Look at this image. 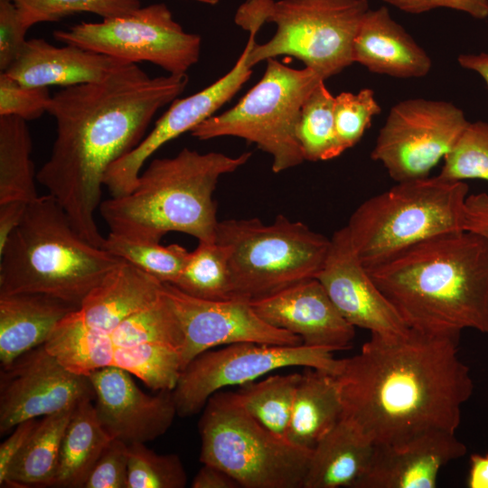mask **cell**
I'll list each match as a JSON object with an SVG mask.
<instances>
[{
    "instance_id": "2e32d148",
    "label": "cell",
    "mask_w": 488,
    "mask_h": 488,
    "mask_svg": "<svg viewBox=\"0 0 488 488\" xmlns=\"http://www.w3.org/2000/svg\"><path fill=\"white\" fill-rule=\"evenodd\" d=\"M259 28L248 30V42L238 61L224 76L203 89L183 99H175L154 128L129 153L107 170L103 183L111 197L127 194L135 187L146 160L161 146L212 117L229 102L252 74L248 56L256 44Z\"/></svg>"
},
{
    "instance_id": "e0dca14e",
    "label": "cell",
    "mask_w": 488,
    "mask_h": 488,
    "mask_svg": "<svg viewBox=\"0 0 488 488\" xmlns=\"http://www.w3.org/2000/svg\"><path fill=\"white\" fill-rule=\"evenodd\" d=\"M315 278L352 326L383 336L402 335L409 330L360 260L346 226L331 237L324 262Z\"/></svg>"
},
{
    "instance_id": "8992f818",
    "label": "cell",
    "mask_w": 488,
    "mask_h": 488,
    "mask_svg": "<svg viewBox=\"0 0 488 488\" xmlns=\"http://www.w3.org/2000/svg\"><path fill=\"white\" fill-rule=\"evenodd\" d=\"M469 187L427 176L397 183L359 205L346 228L366 268L428 239L465 230Z\"/></svg>"
},
{
    "instance_id": "44dd1931",
    "label": "cell",
    "mask_w": 488,
    "mask_h": 488,
    "mask_svg": "<svg viewBox=\"0 0 488 488\" xmlns=\"http://www.w3.org/2000/svg\"><path fill=\"white\" fill-rule=\"evenodd\" d=\"M127 64L75 45L59 47L42 38H33L5 73L27 86L66 88L99 81Z\"/></svg>"
},
{
    "instance_id": "ffe728a7",
    "label": "cell",
    "mask_w": 488,
    "mask_h": 488,
    "mask_svg": "<svg viewBox=\"0 0 488 488\" xmlns=\"http://www.w3.org/2000/svg\"><path fill=\"white\" fill-rule=\"evenodd\" d=\"M466 451L455 433L442 430L400 445H374L369 465L353 488H435L440 470Z\"/></svg>"
},
{
    "instance_id": "f1b7e54d",
    "label": "cell",
    "mask_w": 488,
    "mask_h": 488,
    "mask_svg": "<svg viewBox=\"0 0 488 488\" xmlns=\"http://www.w3.org/2000/svg\"><path fill=\"white\" fill-rule=\"evenodd\" d=\"M74 312L61 321L44 347L69 371L89 376L112 365L115 346L109 333L86 326Z\"/></svg>"
},
{
    "instance_id": "f907efd6",
    "label": "cell",
    "mask_w": 488,
    "mask_h": 488,
    "mask_svg": "<svg viewBox=\"0 0 488 488\" xmlns=\"http://www.w3.org/2000/svg\"><path fill=\"white\" fill-rule=\"evenodd\" d=\"M457 61L461 67L478 73L488 88V52L460 54Z\"/></svg>"
},
{
    "instance_id": "30bf717a",
    "label": "cell",
    "mask_w": 488,
    "mask_h": 488,
    "mask_svg": "<svg viewBox=\"0 0 488 488\" xmlns=\"http://www.w3.org/2000/svg\"><path fill=\"white\" fill-rule=\"evenodd\" d=\"M266 61L262 78L234 107L190 133L199 140L245 139L268 154L273 172L281 173L305 161L296 126L305 99L322 79L307 67L293 69L276 59Z\"/></svg>"
},
{
    "instance_id": "c3c4849f",
    "label": "cell",
    "mask_w": 488,
    "mask_h": 488,
    "mask_svg": "<svg viewBox=\"0 0 488 488\" xmlns=\"http://www.w3.org/2000/svg\"><path fill=\"white\" fill-rule=\"evenodd\" d=\"M192 488H239V483L225 471L204 465L192 481Z\"/></svg>"
},
{
    "instance_id": "7402d4cb",
    "label": "cell",
    "mask_w": 488,
    "mask_h": 488,
    "mask_svg": "<svg viewBox=\"0 0 488 488\" xmlns=\"http://www.w3.org/2000/svg\"><path fill=\"white\" fill-rule=\"evenodd\" d=\"M352 61L371 72L401 79L424 77L432 66L428 54L386 6L365 14L353 40Z\"/></svg>"
},
{
    "instance_id": "816d5d0a",
    "label": "cell",
    "mask_w": 488,
    "mask_h": 488,
    "mask_svg": "<svg viewBox=\"0 0 488 488\" xmlns=\"http://www.w3.org/2000/svg\"><path fill=\"white\" fill-rule=\"evenodd\" d=\"M195 1L207 4V5H214L218 4L219 2V0H195Z\"/></svg>"
},
{
    "instance_id": "4dcf8cb0",
    "label": "cell",
    "mask_w": 488,
    "mask_h": 488,
    "mask_svg": "<svg viewBox=\"0 0 488 488\" xmlns=\"http://www.w3.org/2000/svg\"><path fill=\"white\" fill-rule=\"evenodd\" d=\"M302 373L272 375L234 391L239 405L264 427L286 439L294 399ZM287 441V440H286Z\"/></svg>"
},
{
    "instance_id": "9a60e30c",
    "label": "cell",
    "mask_w": 488,
    "mask_h": 488,
    "mask_svg": "<svg viewBox=\"0 0 488 488\" xmlns=\"http://www.w3.org/2000/svg\"><path fill=\"white\" fill-rule=\"evenodd\" d=\"M164 290L183 334V370L196 356L218 346L239 343L303 344L299 336L265 322L249 300L196 298L169 283H164Z\"/></svg>"
},
{
    "instance_id": "681fc988",
    "label": "cell",
    "mask_w": 488,
    "mask_h": 488,
    "mask_svg": "<svg viewBox=\"0 0 488 488\" xmlns=\"http://www.w3.org/2000/svg\"><path fill=\"white\" fill-rule=\"evenodd\" d=\"M467 485L469 488H488V453L471 455Z\"/></svg>"
},
{
    "instance_id": "74e56055",
    "label": "cell",
    "mask_w": 488,
    "mask_h": 488,
    "mask_svg": "<svg viewBox=\"0 0 488 488\" xmlns=\"http://www.w3.org/2000/svg\"><path fill=\"white\" fill-rule=\"evenodd\" d=\"M439 175L451 181L478 179L488 182V123L468 122Z\"/></svg>"
},
{
    "instance_id": "3957f363",
    "label": "cell",
    "mask_w": 488,
    "mask_h": 488,
    "mask_svg": "<svg viewBox=\"0 0 488 488\" xmlns=\"http://www.w3.org/2000/svg\"><path fill=\"white\" fill-rule=\"evenodd\" d=\"M408 328L488 335V239L462 230L419 242L366 268Z\"/></svg>"
},
{
    "instance_id": "bcb514c9",
    "label": "cell",
    "mask_w": 488,
    "mask_h": 488,
    "mask_svg": "<svg viewBox=\"0 0 488 488\" xmlns=\"http://www.w3.org/2000/svg\"><path fill=\"white\" fill-rule=\"evenodd\" d=\"M465 230L488 239V193L468 194L465 206Z\"/></svg>"
},
{
    "instance_id": "f6af8a7d",
    "label": "cell",
    "mask_w": 488,
    "mask_h": 488,
    "mask_svg": "<svg viewBox=\"0 0 488 488\" xmlns=\"http://www.w3.org/2000/svg\"><path fill=\"white\" fill-rule=\"evenodd\" d=\"M38 418H31L19 423L11 435L0 446V486L6 487L8 474L15 458L22 451Z\"/></svg>"
},
{
    "instance_id": "5b68a950",
    "label": "cell",
    "mask_w": 488,
    "mask_h": 488,
    "mask_svg": "<svg viewBox=\"0 0 488 488\" xmlns=\"http://www.w3.org/2000/svg\"><path fill=\"white\" fill-rule=\"evenodd\" d=\"M122 261L83 239L53 196H38L0 250V295L41 293L80 308Z\"/></svg>"
},
{
    "instance_id": "d6986e66",
    "label": "cell",
    "mask_w": 488,
    "mask_h": 488,
    "mask_svg": "<svg viewBox=\"0 0 488 488\" xmlns=\"http://www.w3.org/2000/svg\"><path fill=\"white\" fill-rule=\"evenodd\" d=\"M250 304L265 322L299 336L309 347L345 350L355 336V327L342 316L315 277Z\"/></svg>"
},
{
    "instance_id": "ee69618b",
    "label": "cell",
    "mask_w": 488,
    "mask_h": 488,
    "mask_svg": "<svg viewBox=\"0 0 488 488\" xmlns=\"http://www.w3.org/2000/svg\"><path fill=\"white\" fill-rule=\"evenodd\" d=\"M410 14H421L437 8L464 12L475 19L488 17V0H381Z\"/></svg>"
},
{
    "instance_id": "9c48e42d",
    "label": "cell",
    "mask_w": 488,
    "mask_h": 488,
    "mask_svg": "<svg viewBox=\"0 0 488 488\" xmlns=\"http://www.w3.org/2000/svg\"><path fill=\"white\" fill-rule=\"evenodd\" d=\"M200 460L232 476L243 488H303L312 449L292 445L264 427L238 402L217 391L200 418Z\"/></svg>"
},
{
    "instance_id": "ab89813d",
    "label": "cell",
    "mask_w": 488,
    "mask_h": 488,
    "mask_svg": "<svg viewBox=\"0 0 488 488\" xmlns=\"http://www.w3.org/2000/svg\"><path fill=\"white\" fill-rule=\"evenodd\" d=\"M380 110L374 91L368 88L358 93L342 92L334 97L335 130L343 151L361 140Z\"/></svg>"
},
{
    "instance_id": "4316f807",
    "label": "cell",
    "mask_w": 488,
    "mask_h": 488,
    "mask_svg": "<svg viewBox=\"0 0 488 488\" xmlns=\"http://www.w3.org/2000/svg\"><path fill=\"white\" fill-rule=\"evenodd\" d=\"M92 400L83 399L73 408L52 487L84 488L92 468L113 439L102 427Z\"/></svg>"
},
{
    "instance_id": "d590c367",
    "label": "cell",
    "mask_w": 488,
    "mask_h": 488,
    "mask_svg": "<svg viewBox=\"0 0 488 488\" xmlns=\"http://www.w3.org/2000/svg\"><path fill=\"white\" fill-rule=\"evenodd\" d=\"M109 334L115 347L161 343L182 350L183 343L178 318L164 290L157 303L127 318Z\"/></svg>"
},
{
    "instance_id": "5bb4252c",
    "label": "cell",
    "mask_w": 488,
    "mask_h": 488,
    "mask_svg": "<svg viewBox=\"0 0 488 488\" xmlns=\"http://www.w3.org/2000/svg\"><path fill=\"white\" fill-rule=\"evenodd\" d=\"M91 399L88 376L66 369L44 344L16 358L0 372V434L19 423L52 415Z\"/></svg>"
},
{
    "instance_id": "1f68e13d",
    "label": "cell",
    "mask_w": 488,
    "mask_h": 488,
    "mask_svg": "<svg viewBox=\"0 0 488 488\" xmlns=\"http://www.w3.org/2000/svg\"><path fill=\"white\" fill-rule=\"evenodd\" d=\"M333 105L334 96L320 80L305 99L296 126L305 161H326L344 152L335 130Z\"/></svg>"
},
{
    "instance_id": "7dc6e473",
    "label": "cell",
    "mask_w": 488,
    "mask_h": 488,
    "mask_svg": "<svg viewBox=\"0 0 488 488\" xmlns=\"http://www.w3.org/2000/svg\"><path fill=\"white\" fill-rule=\"evenodd\" d=\"M28 204L20 201L0 204V250L22 221Z\"/></svg>"
},
{
    "instance_id": "d6a6232c",
    "label": "cell",
    "mask_w": 488,
    "mask_h": 488,
    "mask_svg": "<svg viewBox=\"0 0 488 488\" xmlns=\"http://www.w3.org/2000/svg\"><path fill=\"white\" fill-rule=\"evenodd\" d=\"M182 292L205 300L234 298L229 266V249L217 241H199L174 284Z\"/></svg>"
},
{
    "instance_id": "8d00e7d4",
    "label": "cell",
    "mask_w": 488,
    "mask_h": 488,
    "mask_svg": "<svg viewBox=\"0 0 488 488\" xmlns=\"http://www.w3.org/2000/svg\"><path fill=\"white\" fill-rule=\"evenodd\" d=\"M187 474L178 455H160L144 443L128 445L127 488H183Z\"/></svg>"
},
{
    "instance_id": "7bdbcfd3",
    "label": "cell",
    "mask_w": 488,
    "mask_h": 488,
    "mask_svg": "<svg viewBox=\"0 0 488 488\" xmlns=\"http://www.w3.org/2000/svg\"><path fill=\"white\" fill-rule=\"evenodd\" d=\"M30 27L11 0H0V70L5 72L15 61L27 40Z\"/></svg>"
},
{
    "instance_id": "ba28073f",
    "label": "cell",
    "mask_w": 488,
    "mask_h": 488,
    "mask_svg": "<svg viewBox=\"0 0 488 488\" xmlns=\"http://www.w3.org/2000/svg\"><path fill=\"white\" fill-rule=\"evenodd\" d=\"M216 241L229 249L233 297L249 301L316 277L330 245V239L284 215L271 224L258 218L219 221Z\"/></svg>"
},
{
    "instance_id": "ac0fdd59",
    "label": "cell",
    "mask_w": 488,
    "mask_h": 488,
    "mask_svg": "<svg viewBox=\"0 0 488 488\" xmlns=\"http://www.w3.org/2000/svg\"><path fill=\"white\" fill-rule=\"evenodd\" d=\"M132 375L109 366L89 374L97 416L108 435L127 445L153 441L165 434L177 415L173 390L143 392Z\"/></svg>"
},
{
    "instance_id": "484cf974",
    "label": "cell",
    "mask_w": 488,
    "mask_h": 488,
    "mask_svg": "<svg viewBox=\"0 0 488 488\" xmlns=\"http://www.w3.org/2000/svg\"><path fill=\"white\" fill-rule=\"evenodd\" d=\"M343 406L335 375L305 368L297 385L286 439L314 449L340 421Z\"/></svg>"
},
{
    "instance_id": "60d3db41",
    "label": "cell",
    "mask_w": 488,
    "mask_h": 488,
    "mask_svg": "<svg viewBox=\"0 0 488 488\" xmlns=\"http://www.w3.org/2000/svg\"><path fill=\"white\" fill-rule=\"evenodd\" d=\"M52 96L46 87L23 85L5 72L0 74V116L34 120L48 110Z\"/></svg>"
},
{
    "instance_id": "836d02e7",
    "label": "cell",
    "mask_w": 488,
    "mask_h": 488,
    "mask_svg": "<svg viewBox=\"0 0 488 488\" xmlns=\"http://www.w3.org/2000/svg\"><path fill=\"white\" fill-rule=\"evenodd\" d=\"M140 379L153 390H174L183 371L181 350L161 343L115 347L112 365Z\"/></svg>"
},
{
    "instance_id": "277c9868",
    "label": "cell",
    "mask_w": 488,
    "mask_h": 488,
    "mask_svg": "<svg viewBox=\"0 0 488 488\" xmlns=\"http://www.w3.org/2000/svg\"><path fill=\"white\" fill-rule=\"evenodd\" d=\"M251 155L202 154L184 147L173 157L154 159L130 192L101 202L100 215L109 232L135 239L160 242L177 231L215 242L219 221L212 195L218 181Z\"/></svg>"
},
{
    "instance_id": "f35d334b",
    "label": "cell",
    "mask_w": 488,
    "mask_h": 488,
    "mask_svg": "<svg viewBox=\"0 0 488 488\" xmlns=\"http://www.w3.org/2000/svg\"><path fill=\"white\" fill-rule=\"evenodd\" d=\"M26 24L56 22L79 13L104 18L122 15L141 7L140 0H11Z\"/></svg>"
},
{
    "instance_id": "d4e9b609",
    "label": "cell",
    "mask_w": 488,
    "mask_h": 488,
    "mask_svg": "<svg viewBox=\"0 0 488 488\" xmlns=\"http://www.w3.org/2000/svg\"><path fill=\"white\" fill-rule=\"evenodd\" d=\"M373 448L352 423L341 418L313 449L303 488H353Z\"/></svg>"
},
{
    "instance_id": "52a82bcc",
    "label": "cell",
    "mask_w": 488,
    "mask_h": 488,
    "mask_svg": "<svg viewBox=\"0 0 488 488\" xmlns=\"http://www.w3.org/2000/svg\"><path fill=\"white\" fill-rule=\"evenodd\" d=\"M369 9L367 0H247L235 20L277 26L270 40L250 50L252 68L292 56L325 80L353 63V40Z\"/></svg>"
},
{
    "instance_id": "cb8c5ba5",
    "label": "cell",
    "mask_w": 488,
    "mask_h": 488,
    "mask_svg": "<svg viewBox=\"0 0 488 488\" xmlns=\"http://www.w3.org/2000/svg\"><path fill=\"white\" fill-rule=\"evenodd\" d=\"M79 307L41 293L0 295V363L10 365L45 343L56 326Z\"/></svg>"
},
{
    "instance_id": "b9f144b4",
    "label": "cell",
    "mask_w": 488,
    "mask_h": 488,
    "mask_svg": "<svg viewBox=\"0 0 488 488\" xmlns=\"http://www.w3.org/2000/svg\"><path fill=\"white\" fill-rule=\"evenodd\" d=\"M128 445L112 439L92 468L84 488H127Z\"/></svg>"
},
{
    "instance_id": "6da1fadb",
    "label": "cell",
    "mask_w": 488,
    "mask_h": 488,
    "mask_svg": "<svg viewBox=\"0 0 488 488\" xmlns=\"http://www.w3.org/2000/svg\"><path fill=\"white\" fill-rule=\"evenodd\" d=\"M187 84V74L152 78L128 63L99 81L52 96L47 113L56 120L57 136L36 180L89 243L102 248L105 240L94 215L107 170L143 140L156 112Z\"/></svg>"
},
{
    "instance_id": "603a6c76",
    "label": "cell",
    "mask_w": 488,
    "mask_h": 488,
    "mask_svg": "<svg viewBox=\"0 0 488 488\" xmlns=\"http://www.w3.org/2000/svg\"><path fill=\"white\" fill-rule=\"evenodd\" d=\"M163 296V282L123 260L86 296L74 314L86 326L110 333Z\"/></svg>"
},
{
    "instance_id": "e575fe53",
    "label": "cell",
    "mask_w": 488,
    "mask_h": 488,
    "mask_svg": "<svg viewBox=\"0 0 488 488\" xmlns=\"http://www.w3.org/2000/svg\"><path fill=\"white\" fill-rule=\"evenodd\" d=\"M102 249L153 276L174 285L187 261L189 251L178 244L139 240L109 232Z\"/></svg>"
},
{
    "instance_id": "4fadbf2b",
    "label": "cell",
    "mask_w": 488,
    "mask_h": 488,
    "mask_svg": "<svg viewBox=\"0 0 488 488\" xmlns=\"http://www.w3.org/2000/svg\"><path fill=\"white\" fill-rule=\"evenodd\" d=\"M468 122L463 110L451 102L402 100L390 108L371 156L396 182L429 176Z\"/></svg>"
},
{
    "instance_id": "7a4b0ae2",
    "label": "cell",
    "mask_w": 488,
    "mask_h": 488,
    "mask_svg": "<svg viewBox=\"0 0 488 488\" xmlns=\"http://www.w3.org/2000/svg\"><path fill=\"white\" fill-rule=\"evenodd\" d=\"M459 339L460 333L411 328L397 336L371 334L335 375L342 418L374 445H400L436 430L455 433L474 390Z\"/></svg>"
},
{
    "instance_id": "83f0119b",
    "label": "cell",
    "mask_w": 488,
    "mask_h": 488,
    "mask_svg": "<svg viewBox=\"0 0 488 488\" xmlns=\"http://www.w3.org/2000/svg\"><path fill=\"white\" fill-rule=\"evenodd\" d=\"M74 408L41 418L11 466L6 487H52Z\"/></svg>"
},
{
    "instance_id": "7c38bea8",
    "label": "cell",
    "mask_w": 488,
    "mask_h": 488,
    "mask_svg": "<svg viewBox=\"0 0 488 488\" xmlns=\"http://www.w3.org/2000/svg\"><path fill=\"white\" fill-rule=\"evenodd\" d=\"M342 364L343 359H336L333 351L304 344L239 343L209 350L196 356L181 372L173 390L177 415H195L215 392L254 381L278 369L313 368L337 375Z\"/></svg>"
},
{
    "instance_id": "8fae6325",
    "label": "cell",
    "mask_w": 488,
    "mask_h": 488,
    "mask_svg": "<svg viewBox=\"0 0 488 488\" xmlns=\"http://www.w3.org/2000/svg\"><path fill=\"white\" fill-rule=\"evenodd\" d=\"M52 36L128 63L151 62L172 75L186 74L199 61L202 45L201 37L185 32L163 3L99 22H81Z\"/></svg>"
},
{
    "instance_id": "f546056e",
    "label": "cell",
    "mask_w": 488,
    "mask_h": 488,
    "mask_svg": "<svg viewBox=\"0 0 488 488\" xmlns=\"http://www.w3.org/2000/svg\"><path fill=\"white\" fill-rule=\"evenodd\" d=\"M26 122L16 116H0V204L30 203L38 197Z\"/></svg>"
}]
</instances>
